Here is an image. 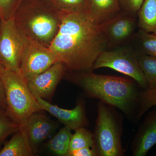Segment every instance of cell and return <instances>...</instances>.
<instances>
[{
  "instance_id": "cell-14",
  "label": "cell",
  "mask_w": 156,
  "mask_h": 156,
  "mask_svg": "<svg viewBox=\"0 0 156 156\" xmlns=\"http://www.w3.org/2000/svg\"><path fill=\"white\" fill-rule=\"evenodd\" d=\"M85 11L101 24L122 11L119 0H86Z\"/></svg>"
},
{
  "instance_id": "cell-19",
  "label": "cell",
  "mask_w": 156,
  "mask_h": 156,
  "mask_svg": "<svg viewBox=\"0 0 156 156\" xmlns=\"http://www.w3.org/2000/svg\"><path fill=\"white\" fill-rule=\"evenodd\" d=\"M156 108V85L142 89L140 95L136 124L144 115L151 108Z\"/></svg>"
},
{
  "instance_id": "cell-6",
  "label": "cell",
  "mask_w": 156,
  "mask_h": 156,
  "mask_svg": "<svg viewBox=\"0 0 156 156\" xmlns=\"http://www.w3.org/2000/svg\"><path fill=\"white\" fill-rule=\"evenodd\" d=\"M101 68L112 69L128 76L136 82L143 89L148 87L134 49L119 47L115 50L103 51L96 59L92 70Z\"/></svg>"
},
{
  "instance_id": "cell-12",
  "label": "cell",
  "mask_w": 156,
  "mask_h": 156,
  "mask_svg": "<svg viewBox=\"0 0 156 156\" xmlns=\"http://www.w3.org/2000/svg\"><path fill=\"white\" fill-rule=\"evenodd\" d=\"M156 144V108L147 113L131 143L132 156H145Z\"/></svg>"
},
{
  "instance_id": "cell-28",
  "label": "cell",
  "mask_w": 156,
  "mask_h": 156,
  "mask_svg": "<svg viewBox=\"0 0 156 156\" xmlns=\"http://www.w3.org/2000/svg\"><path fill=\"white\" fill-rule=\"evenodd\" d=\"M1 20H2V18L0 17V25H1Z\"/></svg>"
},
{
  "instance_id": "cell-11",
  "label": "cell",
  "mask_w": 156,
  "mask_h": 156,
  "mask_svg": "<svg viewBox=\"0 0 156 156\" xmlns=\"http://www.w3.org/2000/svg\"><path fill=\"white\" fill-rule=\"evenodd\" d=\"M66 72L64 65L58 62L44 72L27 80L29 88L34 96L50 100Z\"/></svg>"
},
{
  "instance_id": "cell-17",
  "label": "cell",
  "mask_w": 156,
  "mask_h": 156,
  "mask_svg": "<svg viewBox=\"0 0 156 156\" xmlns=\"http://www.w3.org/2000/svg\"><path fill=\"white\" fill-rule=\"evenodd\" d=\"M72 130L64 126L48 143V149L52 153L59 156H68Z\"/></svg>"
},
{
  "instance_id": "cell-27",
  "label": "cell",
  "mask_w": 156,
  "mask_h": 156,
  "mask_svg": "<svg viewBox=\"0 0 156 156\" xmlns=\"http://www.w3.org/2000/svg\"><path fill=\"white\" fill-rule=\"evenodd\" d=\"M68 156H97V154L93 148L87 147L70 151Z\"/></svg>"
},
{
  "instance_id": "cell-20",
  "label": "cell",
  "mask_w": 156,
  "mask_h": 156,
  "mask_svg": "<svg viewBox=\"0 0 156 156\" xmlns=\"http://www.w3.org/2000/svg\"><path fill=\"white\" fill-rule=\"evenodd\" d=\"M140 68L145 76L148 87L156 85V56L137 53Z\"/></svg>"
},
{
  "instance_id": "cell-5",
  "label": "cell",
  "mask_w": 156,
  "mask_h": 156,
  "mask_svg": "<svg viewBox=\"0 0 156 156\" xmlns=\"http://www.w3.org/2000/svg\"><path fill=\"white\" fill-rule=\"evenodd\" d=\"M114 107L99 101L93 133L97 156H123V117Z\"/></svg>"
},
{
  "instance_id": "cell-1",
  "label": "cell",
  "mask_w": 156,
  "mask_h": 156,
  "mask_svg": "<svg viewBox=\"0 0 156 156\" xmlns=\"http://www.w3.org/2000/svg\"><path fill=\"white\" fill-rule=\"evenodd\" d=\"M107 42L100 24L85 11H61V23L49 48L66 71H93L101 53L106 50Z\"/></svg>"
},
{
  "instance_id": "cell-2",
  "label": "cell",
  "mask_w": 156,
  "mask_h": 156,
  "mask_svg": "<svg viewBox=\"0 0 156 156\" xmlns=\"http://www.w3.org/2000/svg\"><path fill=\"white\" fill-rule=\"evenodd\" d=\"M64 76L82 89L88 97L120 110L136 124L140 95L143 89L133 79L98 74L92 71L68 72Z\"/></svg>"
},
{
  "instance_id": "cell-16",
  "label": "cell",
  "mask_w": 156,
  "mask_h": 156,
  "mask_svg": "<svg viewBox=\"0 0 156 156\" xmlns=\"http://www.w3.org/2000/svg\"><path fill=\"white\" fill-rule=\"evenodd\" d=\"M137 17L139 30L156 35V0H144Z\"/></svg>"
},
{
  "instance_id": "cell-10",
  "label": "cell",
  "mask_w": 156,
  "mask_h": 156,
  "mask_svg": "<svg viewBox=\"0 0 156 156\" xmlns=\"http://www.w3.org/2000/svg\"><path fill=\"white\" fill-rule=\"evenodd\" d=\"M35 97L41 110H44L55 117L64 126L75 130L80 127L89 126V120L86 112V102L85 99L80 98L76 105L72 109H66L53 105L48 101Z\"/></svg>"
},
{
  "instance_id": "cell-23",
  "label": "cell",
  "mask_w": 156,
  "mask_h": 156,
  "mask_svg": "<svg viewBox=\"0 0 156 156\" xmlns=\"http://www.w3.org/2000/svg\"><path fill=\"white\" fill-rule=\"evenodd\" d=\"M6 114L5 112L0 110V144L10 134L20 129Z\"/></svg>"
},
{
  "instance_id": "cell-24",
  "label": "cell",
  "mask_w": 156,
  "mask_h": 156,
  "mask_svg": "<svg viewBox=\"0 0 156 156\" xmlns=\"http://www.w3.org/2000/svg\"><path fill=\"white\" fill-rule=\"evenodd\" d=\"M23 0H0V17L7 20L13 18L15 11Z\"/></svg>"
},
{
  "instance_id": "cell-15",
  "label": "cell",
  "mask_w": 156,
  "mask_h": 156,
  "mask_svg": "<svg viewBox=\"0 0 156 156\" xmlns=\"http://www.w3.org/2000/svg\"><path fill=\"white\" fill-rule=\"evenodd\" d=\"M13 134L0 150V156H34L24 128H20Z\"/></svg>"
},
{
  "instance_id": "cell-13",
  "label": "cell",
  "mask_w": 156,
  "mask_h": 156,
  "mask_svg": "<svg viewBox=\"0 0 156 156\" xmlns=\"http://www.w3.org/2000/svg\"><path fill=\"white\" fill-rule=\"evenodd\" d=\"M58 127L57 122L39 112L31 115L23 128L34 154L36 153L39 146L54 133Z\"/></svg>"
},
{
  "instance_id": "cell-25",
  "label": "cell",
  "mask_w": 156,
  "mask_h": 156,
  "mask_svg": "<svg viewBox=\"0 0 156 156\" xmlns=\"http://www.w3.org/2000/svg\"><path fill=\"white\" fill-rule=\"evenodd\" d=\"M144 0H119L122 11L137 16Z\"/></svg>"
},
{
  "instance_id": "cell-8",
  "label": "cell",
  "mask_w": 156,
  "mask_h": 156,
  "mask_svg": "<svg viewBox=\"0 0 156 156\" xmlns=\"http://www.w3.org/2000/svg\"><path fill=\"white\" fill-rule=\"evenodd\" d=\"M23 37L17 29L13 18L1 20L0 63L5 69L20 73Z\"/></svg>"
},
{
  "instance_id": "cell-3",
  "label": "cell",
  "mask_w": 156,
  "mask_h": 156,
  "mask_svg": "<svg viewBox=\"0 0 156 156\" xmlns=\"http://www.w3.org/2000/svg\"><path fill=\"white\" fill-rule=\"evenodd\" d=\"M13 19L23 36L49 48L59 30L61 11L50 0H23Z\"/></svg>"
},
{
  "instance_id": "cell-7",
  "label": "cell",
  "mask_w": 156,
  "mask_h": 156,
  "mask_svg": "<svg viewBox=\"0 0 156 156\" xmlns=\"http://www.w3.org/2000/svg\"><path fill=\"white\" fill-rule=\"evenodd\" d=\"M23 37L20 71L27 80L44 72L58 61L49 48L23 36Z\"/></svg>"
},
{
  "instance_id": "cell-9",
  "label": "cell",
  "mask_w": 156,
  "mask_h": 156,
  "mask_svg": "<svg viewBox=\"0 0 156 156\" xmlns=\"http://www.w3.org/2000/svg\"><path fill=\"white\" fill-rule=\"evenodd\" d=\"M136 16L122 11L116 16L100 24L108 47L118 48L134 39L138 27Z\"/></svg>"
},
{
  "instance_id": "cell-22",
  "label": "cell",
  "mask_w": 156,
  "mask_h": 156,
  "mask_svg": "<svg viewBox=\"0 0 156 156\" xmlns=\"http://www.w3.org/2000/svg\"><path fill=\"white\" fill-rule=\"evenodd\" d=\"M59 11L78 12L85 11L86 0H50Z\"/></svg>"
},
{
  "instance_id": "cell-4",
  "label": "cell",
  "mask_w": 156,
  "mask_h": 156,
  "mask_svg": "<svg viewBox=\"0 0 156 156\" xmlns=\"http://www.w3.org/2000/svg\"><path fill=\"white\" fill-rule=\"evenodd\" d=\"M3 80L6 114L20 128H24L31 115L41 110L40 105L29 88L27 80L20 73L5 68Z\"/></svg>"
},
{
  "instance_id": "cell-26",
  "label": "cell",
  "mask_w": 156,
  "mask_h": 156,
  "mask_svg": "<svg viewBox=\"0 0 156 156\" xmlns=\"http://www.w3.org/2000/svg\"><path fill=\"white\" fill-rule=\"evenodd\" d=\"M5 68L0 63V110L5 112L6 102L5 92L3 80V72Z\"/></svg>"
},
{
  "instance_id": "cell-18",
  "label": "cell",
  "mask_w": 156,
  "mask_h": 156,
  "mask_svg": "<svg viewBox=\"0 0 156 156\" xmlns=\"http://www.w3.org/2000/svg\"><path fill=\"white\" fill-rule=\"evenodd\" d=\"M136 53L156 56V35L138 30L134 38Z\"/></svg>"
},
{
  "instance_id": "cell-21",
  "label": "cell",
  "mask_w": 156,
  "mask_h": 156,
  "mask_svg": "<svg viewBox=\"0 0 156 156\" xmlns=\"http://www.w3.org/2000/svg\"><path fill=\"white\" fill-rule=\"evenodd\" d=\"M93 133L86 127H80L75 130V133L72 134L71 139L69 152L82 148H93Z\"/></svg>"
}]
</instances>
